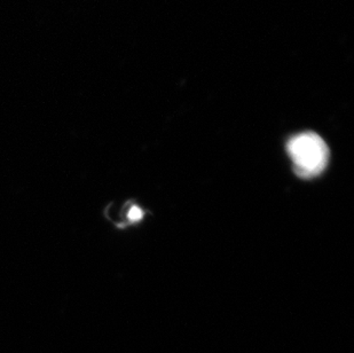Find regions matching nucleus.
I'll return each instance as SVG.
<instances>
[{"mask_svg":"<svg viewBox=\"0 0 354 353\" xmlns=\"http://www.w3.org/2000/svg\"><path fill=\"white\" fill-rule=\"evenodd\" d=\"M127 217L130 223H137L144 217V212H142L140 208L133 206V207L130 208V210L127 211Z\"/></svg>","mask_w":354,"mask_h":353,"instance_id":"f03ea898","label":"nucleus"},{"mask_svg":"<svg viewBox=\"0 0 354 353\" xmlns=\"http://www.w3.org/2000/svg\"><path fill=\"white\" fill-rule=\"evenodd\" d=\"M288 154L294 163V170L301 178L319 176L327 168L329 148L315 132H303L288 141Z\"/></svg>","mask_w":354,"mask_h":353,"instance_id":"f257e3e1","label":"nucleus"}]
</instances>
